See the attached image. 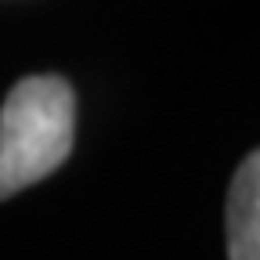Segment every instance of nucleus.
Wrapping results in <instances>:
<instances>
[{"label": "nucleus", "mask_w": 260, "mask_h": 260, "mask_svg": "<svg viewBox=\"0 0 260 260\" xmlns=\"http://www.w3.org/2000/svg\"><path fill=\"white\" fill-rule=\"evenodd\" d=\"M76 141V98L61 76L18 80L0 109V199L54 174Z\"/></svg>", "instance_id": "f257e3e1"}, {"label": "nucleus", "mask_w": 260, "mask_h": 260, "mask_svg": "<svg viewBox=\"0 0 260 260\" xmlns=\"http://www.w3.org/2000/svg\"><path fill=\"white\" fill-rule=\"evenodd\" d=\"M228 260H260V155L249 152L228 191Z\"/></svg>", "instance_id": "f03ea898"}]
</instances>
